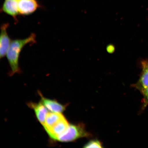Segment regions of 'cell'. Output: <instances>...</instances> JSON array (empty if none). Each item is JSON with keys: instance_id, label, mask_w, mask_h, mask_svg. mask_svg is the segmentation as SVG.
Instances as JSON below:
<instances>
[{"instance_id": "6da1fadb", "label": "cell", "mask_w": 148, "mask_h": 148, "mask_svg": "<svg viewBox=\"0 0 148 148\" xmlns=\"http://www.w3.org/2000/svg\"><path fill=\"white\" fill-rule=\"evenodd\" d=\"M36 34L32 33L26 38L23 39H16L12 40L6 54L11 69L9 73L10 76L21 73V70L19 65L20 53L26 45L29 44L36 43Z\"/></svg>"}, {"instance_id": "7a4b0ae2", "label": "cell", "mask_w": 148, "mask_h": 148, "mask_svg": "<svg viewBox=\"0 0 148 148\" xmlns=\"http://www.w3.org/2000/svg\"><path fill=\"white\" fill-rule=\"evenodd\" d=\"M90 136V134L86 131L83 124H70L67 130L59 136L57 140L60 142H68L74 141L79 138H88Z\"/></svg>"}, {"instance_id": "3957f363", "label": "cell", "mask_w": 148, "mask_h": 148, "mask_svg": "<svg viewBox=\"0 0 148 148\" xmlns=\"http://www.w3.org/2000/svg\"><path fill=\"white\" fill-rule=\"evenodd\" d=\"M18 12L23 16H28L34 12L40 7L37 0H17Z\"/></svg>"}, {"instance_id": "277c9868", "label": "cell", "mask_w": 148, "mask_h": 148, "mask_svg": "<svg viewBox=\"0 0 148 148\" xmlns=\"http://www.w3.org/2000/svg\"><path fill=\"white\" fill-rule=\"evenodd\" d=\"M9 23L3 24L1 27V38H0V58H4L6 55L12 40L7 33Z\"/></svg>"}, {"instance_id": "5b68a950", "label": "cell", "mask_w": 148, "mask_h": 148, "mask_svg": "<svg viewBox=\"0 0 148 148\" xmlns=\"http://www.w3.org/2000/svg\"><path fill=\"white\" fill-rule=\"evenodd\" d=\"M69 125L64 117L46 132L52 139L57 140L58 137L67 130Z\"/></svg>"}, {"instance_id": "8992f818", "label": "cell", "mask_w": 148, "mask_h": 148, "mask_svg": "<svg viewBox=\"0 0 148 148\" xmlns=\"http://www.w3.org/2000/svg\"><path fill=\"white\" fill-rule=\"evenodd\" d=\"M1 11L12 16L16 21L18 14V2L16 0H5L1 9Z\"/></svg>"}, {"instance_id": "52a82bcc", "label": "cell", "mask_w": 148, "mask_h": 148, "mask_svg": "<svg viewBox=\"0 0 148 148\" xmlns=\"http://www.w3.org/2000/svg\"><path fill=\"white\" fill-rule=\"evenodd\" d=\"M142 71L140 79L134 87L142 92L148 87V60H143L141 63Z\"/></svg>"}, {"instance_id": "ba28073f", "label": "cell", "mask_w": 148, "mask_h": 148, "mask_svg": "<svg viewBox=\"0 0 148 148\" xmlns=\"http://www.w3.org/2000/svg\"><path fill=\"white\" fill-rule=\"evenodd\" d=\"M28 105L34 110L37 119L43 125L48 114L47 108L42 102L38 103L30 102L28 104Z\"/></svg>"}, {"instance_id": "9c48e42d", "label": "cell", "mask_w": 148, "mask_h": 148, "mask_svg": "<svg viewBox=\"0 0 148 148\" xmlns=\"http://www.w3.org/2000/svg\"><path fill=\"white\" fill-rule=\"evenodd\" d=\"M41 102L48 110L51 112L62 113L65 110L66 106L60 104L55 100L47 99L42 97L41 94Z\"/></svg>"}, {"instance_id": "30bf717a", "label": "cell", "mask_w": 148, "mask_h": 148, "mask_svg": "<svg viewBox=\"0 0 148 148\" xmlns=\"http://www.w3.org/2000/svg\"><path fill=\"white\" fill-rule=\"evenodd\" d=\"M64 117V116L60 113H48L46 118L45 123L43 125L46 132L50 130Z\"/></svg>"}, {"instance_id": "8fae6325", "label": "cell", "mask_w": 148, "mask_h": 148, "mask_svg": "<svg viewBox=\"0 0 148 148\" xmlns=\"http://www.w3.org/2000/svg\"><path fill=\"white\" fill-rule=\"evenodd\" d=\"M85 148H101V144L100 142L97 140H90L85 145Z\"/></svg>"}, {"instance_id": "7c38bea8", "label": "cell", "mask_w": 148, "mask_h": 148, "mask_svg": "<svg viewBox=\"0 0 148 148\" xmlns=\"http://www.w3.org/2000/svg\"><path fill=\"white\" fill-rule=\"evenodd\" d=\"M143 95V108H145L148 105V87L141 92Z\"/></svg>"}, {"instance_id": "4fadbf2b", "label": "cell", "mask_w": 148, "mask_h": 148, "mask_svg": "<svg viewBox=\"0 0 148 148\" xmlns=\"http://www.w3.org/2000/svg\"><path fill=\"white\" fill-rule=\"evenodd\" d=\"M113 48L114 47H112V46H108L107 50H108V51H108L110 52H112L113 50L114 49H113Z\"/></svg>"}, {"instance_id": "5bb4252c", "label": "cell", "mask_w": 148, "mask_h": 148, "mask_svg": "<svg viewBox=\"0 0 148 148\" xmlns=\"http://www.w3.org/2000/svg\"><path fill=\"white\" fill-rule=\"evenodd\" d=\"M16 1H17V0H16Z\"/></svg>"}]
</instances>
